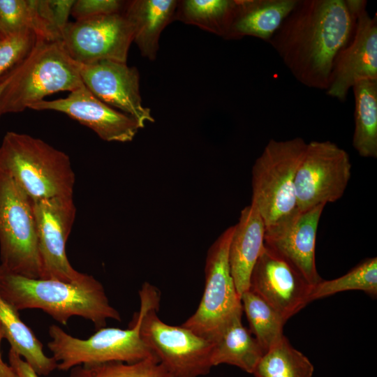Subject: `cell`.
<instances>
[{
  "instance_id": "cell-1",
  "label": "cell",
  "mask_w": 377,
  "mask_h": 377,
  "mask_svg": "<svg viewBox=\"0 0 377 377\" xmlns=\"http://www.w3.org/2000/svg\"><path fill=\"white\" fill-rule=\"evenodd\" d=\"M354 24L347 0H297L268 43L299 82L326 91Z\"/></svg>"
},
{
  "instance_id": "cell-2",
  "label": "cell",
  "mask_w": 377,
  "mask_h": 377,
  "mask_svg": "<svg viewBox=\"0 0 377 377\" xmlns=\"http://www.w3.org/2000/svg\"><path fill=\"white\" fill-rule=\"evenodd\" d=\"M0 294L18 311L40 309L62 325L73 316L90 320L98 330L105 327L108 319L121 320L101 283L87 274L68 283L31 279L0 267Z\"/></svg>"
},
{
  "instance_id": "cell-3",
  "label": "cell",
  "mask_w": 377,
  "mask_h": 377,
  "mask_svg": "<svg viewBox=\"0 0 377 377\" xmlns=\"http://www.w3.org/2000/svg\"><path fill=\"white\" fill-rule=\"evenodd\" d=\"M0 170L32 200L73 197L75 175L69 156L40 138L7 132L0 145Z\"/></svg>"
},
{
  "instance_id": "cell-4",
  "label": "cell",
  "mask_w": 377,
  "mask_h": 377,
  "mask_svg": "<svg viewBox=\"0 0 377 377\" xmlns=\"http://www.w3.org/2000/svg\"><path fill=\"white\" fill-rule=\"evenodd\" d=\"M3 77L7 83L0 96V116L22 112L47 96L71 92L83 84L80 64L71 57L61 40L39 39L31 52Z\"/></svg>"
},
{
  "instance_id": "cell-5",
  "label": "cell",
  "mask_w": 377,
  "mask_h": 377,
  "mask_svg": "<svg viewBox=\"0 0 377 377\" xmlns=\"http://www.w3.org/2000/svg\"><path fill=\"white\" fill-rule=\"evenodd\" d=\"M140 334L171 377H200L213 367V343L182 326L170 325L158 316L161 295L145 282L139 290Z\"/></svg>"
},
{
  "instance_id": "cell-6",
  "label": "cell",
  "mask_w": 377,
  "mask_h": 377,
  "mask_svg": "<svg viewBox=\"0 0 377 377\" xmlns=\"http://www.w3.org/2000/svg\"><path fill=\"white\" fill-rule=\"evenodd\" d=\"M307 142L297 137L271 139L252 168L251 202L265 228L297 210L295 181Z\"/></svg>"
},
{
  "instance_id": "cell-7",
  "label": "cell",
  "mask_w": 377,
  "mask_h": 377,
  "mask_svg": "<svg viewBox=\"0 0 377 377\" xmlns=\"http://www.w3.org/2000/svg\"><path fill=\"white\" fill-rule=\"evenodd\" d=\"M140 321L138 313L129 328L102 327L86 339L74 337L52 325L48 330L51 340L47 347L61 371L82 364L112 361L135 363L157 357L141 337Z\"/></svg>"
},
{
  "instance_id": "cell-8",
  "label": "cell",
  "mask_w": 377,
  "mask_h": 377,
  "mask_svg": "<svg viewBox=\"0 0 377 377\" xmlns=\"http://www.w3.org/2000/svg\"><path fill=\"white\" fill-rule=\"evenodd\" d=\"M0 267L31 279L41 278L33 200L0 170Z\"/></svg>"
},
{
  "instance_id": "cell-9",
  "label": "cell",
  "mask_w": 377,
  "mask_h": 377,
  "mask_svg": "<svg viewBox=\"0 0 377 377\" xmlns=\"http://www.w3.org/2000/svg\"><path fill=\"white\" fill-rule=\"evenodd\" d=\"M233 230L234 226L226 229L209 247L202 297L195 312L182 324L212 342L232 319L243 312L228 261Z\"/></svg>"
},
{
  "instance_id": "cell-10",
  "label": "cell",
  "mask_w": 377,
  "mask_h": 377,
  "mask_svg": "<svg viewBox=\"0 0 377 377\" xmlns=\"http://www.w3.org/2000/svg\"><path fill=\"white\" fill-rule=\"evenodd\" d=\"M348 154L331 141L307 142L295 181L297 207L303 212L340 199L351 177Z\"/></svg>"
},
{
  "instance_id": "cell-11",
  "label": "cell",
  "mask_w": 377,
  "mask_h": 377,
  "mask_svg": "<svg viewBox=\"0 0 377 377\" xmlns=\"http://www.w3.org/2000/svg\"><path fill=\"white\" fill-rule=\"evenodd\" d=\"M61 41L80 64L102 60L126 63L133 30L123 11L68 22L61 31Z\"/></svg>"
},
{
  "instance_id": "cell-12",
  "label": "cell",
  "mask_w": 377,
  "mask_h": 377,
  "mask_svg": "<svg viewBox=\"0 0 377 377\" xmlns=\"http://www.w3.org/2000/svg\"><path fill=\"white\" fill-rule=\"evenodd\" d=\"M355 24L349 42L337 54L326 94L339 101L353 85L364 79L377 80V15L371 17L364 0H347Z\"/></svg>"
},
{
  "instance_id": "cell-13",
  "label": "cell",
  "mask_w": 377,
  "mask_h": 377,
  "mask_svg": "<svg viewBox=\"0 0 377 377\" xmlns=\"http://www.w3.org/2000/svg\"><path fill=\"white\" fill-rule=\"evenodd\" d=\"M36 223L38 249L41 278L64 282H73L84 273L70 264L66 244L76 215L71 198H53L33 200Z\"/></svg>"
},
{
  "instance_id": "cell-14",
  "label": "cell",
  "mask_w": 377,
  "mask_h": 377,
  "mask_svg": "<svg viewBox=\"0 0 377 377\" xmlns=\"http://www.w3.org/2000/svg\"><path fill=\"white\" fill-rule=\"evenodd\" d=\"M311 288L295 267L265 245L250 276V290L287 321L309 303Z\"/></svg>"
},
{
  "instance_id": "cell-15",
  "label": "cell",
  "mask_w": 377,
  "mask_h": 377,
  "mask_svg": "<svg viewBox=\"0 0 377 377\" xmlns=\"http://www.w3.org/2000/svg\"><path fill=\"white\" fill-rule=\"evenodd\" d=\"M83 84L98 99L133 117L141 128L154 122L151 110L142 105L138 70L126 63L102 60L80 64Z\"/></svg>"
},
{
  "instance_id": "cell-16",
  "label": "cell",
  "mask_w": 377,
  "mask_h": 377,
  "mask_svg": "<svg viewBox=\"0 0 377 377\" xmlns=\"http://www.w3.org/2000/svg\"><path fill=\"white\" fill-rule=\"evenodd\" d=\"M325 205L298 209L265 228V245L295 267L312 286L322 278L316 265L315 249L319 221Z\"/></svg>"
},
{
  "instance_id": "cell-17",
  "label": "cell",
  "mask_w": 377,
  "mask_h": 377,
  "mask_svg": "<svg viewBox=\"0 0 377 377\" xmlns=\"http://www.w3.org/2000/svg\"><path fill=\"white\" fill-rule=\"evenodd\" d=\"M29 109L64 113L108 142H131L141 128L135 119L98 99L84 84L66 98L43 100Z\"/></svg>"
},
{
  "instance_id": "cell-18",
  "label": "cell",
  "mask_w": 377,
  "mask_h": 377,
  "mask_svg": "<svg viewBox=\"0 0 377 377\" xmlns=\"http://www.w3.org/2000/svg\"><path fill=\"white\" fill-rule=\"evenodd\" d=\"M265 223L251 202L242 210L234 226L228 250L230 272L240 297L249 290L252 270L265 249Z\"/></svg>"
},
{
  "instance_id": "cell-19",
  "label": "cell",
  "mask_w": 377,
  "mask_h": 377,
  "mask_svg": "<svg viewBox=\"0 0 377 377\" xmlns=\"http://www.w3.org/2000/svg\"><path fill=\"white\" fill-rule=\"evenodd\" d=\"M297 0H235L226 40L253 36L269 42Z\"/></svg>"
},
{
  "instance_id": "cell-20",
  "label": "cell",
  "mask_w": 377,
  "mask_h": 377,
  "mask_svg": "<svg viewBox=\"0 0 377 377\" xmlns=\"http://www.w3.org/2000/svg\"><path fill=\"white\" fill-rule=\"evenodd\" d=\"M25 30L42 40H61L53 0H0V39Z\"/></svg>"
},
{
  "instance_id": "cell-21",
  "label": "cell",
  "mask_w": 377,
  "mask_h": 377,
  "mask_svg": "<svg viewBox=\"0 0 377 377\" xmlns=\"http://www.w3.org/2000/svg\"><path fill=\"white\" fill-rule=\"evenodd\" d=\"M178 0L127 1L124 13L132 25L133 41L142 56L156 59L163 29L175 20Z\"/></svg>"
},
{
  "instance_id": "cell-22",
  "label": "cell",
  "mask_w": 377,
  "mask_h": 377,
  "mask_svg": "<svg viewBox=\"0 0 377 377\" xmlns=\"http://www.w3.org/2000/svg\"><path fill=\"white\" fill-rule=\"evenodd\" d=\"M213 367L222 364L235 366L253 374L265 353L249 330L242 323V316L232 319L212 341Z\"/></svg>"
},
{
  "instance_id": "cell-23",
  "label": "cell",
  "mask_w": 377,
  "mask_h": 377,
  "mask_svg": "<svg viewBox=\"0 0 377 377\" xmlns=\"http://www.w3.org/2000/svg\"><path fill=\"white\" fill-rule=\"evenodd\" d=\"M0 324L10 349L22 357L38 376H48L57 369V362L48 357L33 331L22 320L19 311L0 294Z\"/></svg>"
},
{
  "instance_id": "cell-24",
  "label": "cell",
  "mask_w": 377,
  "mask_h": 377,
  "mask_svg": "<svg viewBox=\"0 0 377 377\" xmlns=\"http://www.w3.org/2000/svg\"><path fill=\"white\" fill-rule=\"evenodd\" d=\"M355 129L352 145L360 156L377 157V80L364 79L352 87Z\"/></svg>"
},
{
  "instance_id": "cell-25",
  "label": "cell",
  "mask_w": 377,
  "mask_h": 377,
  "mask_svg": "<svg viewBox=\"0 0 377 377\" xmlns=\"http://www.w3.org/2000/svg\"><path fill=\"white\" fill-rule=\"evenodd\" d=\"M235 6V0H180L177 1L175 20L224 38Z\"/></svg>"
},
{
  "instance_id": "cell-26",
  "label": "cell",
  "mask_w": 377,
  "mask_h": 377,
  "mask_svg": "<svg viewBox=\"0 0 377 377\" xmlns=\"http://www.w3.org/2000/svg\"><path fill=\"white\" fill-rule=\"evenodd\" d=\"M313 364L283 335L266 350L256 367V377H312Z\"/></svg>"
},
{
  "instance_id": "cell-27",
  "label": "cell",
  "mask_w": 377,
  "mask_h": 377,
  "mask_svg": "<svg viewBox=\"0 0 377 377\" xmlns=\"http://www.w3.org/2000/svg\"><path fill=\"white\" fill-rule=\"evenodd\" d=\"M249 331L265 351L275 344L284 334L286 320L267 302L249 289L241 295Z\"/></svg>"
},
{
  "instance_id": "cell-28",
  "label": "cell",
  "mask_w": 377,
  "mask_h": 377,
  "mask_svg": "<svg viewBox=\"0 0 377 377\" xmlns=\"http://www.w3.org/2000/svg\"><path fill=\"white\" fill-rule=\"evenodd\" d=\"M362 290L372 297L377 295V258L364 260L344 275L332 280L323 279L312 286L309 302L334 294Z\"/></svg>"
},
{
  "instance_id": "cell-29",
  "label": "cell",
  "mask_w": 377,
  "mask_h": 377,
  "mask_svg": "<svg viewBox=\"0 0 377 377\" xmlns=\"http://www.w3.org/2000/svg\"><path fill=\"white\" fill-rule=\"evenodd\" d=\"M68 377H171L158 357L135 363L112 361L76 366Z\"/></svg>"
},
{
  "instance_id": "cell-30",
  "label": "cell",
  "mask_w": 377,
  "mask_h": 377,
  "mask_svg": "<svg viewBox=\"0 0 377 377\" xmlns=\"http://www.w3.org/2000/svg\"><path fill=\"white\" fill-rule=\"evenodd\" d=\"M39 39L25 30L0 40V80L31 52Z\"/></svg>"
},
{
  "instance_id": "cell-31",
  "label": "cell",
  "mask_w": 377,
  "mask_h": 377,
  "mask_svg": "<svg viewBox=\"0 0 377 377\" xmlns=\"http://www.w3.org/2000/svg\"><path fill=\"white\" fill-rule=\"evenodd\" d=\"M127 1L119 0H75L71 15L80 20L96 16L121 13Z\"/></svg>"
},
{
  "instance_id": "cell-32",
  "label": "cell",
  "mask_w": 377,
  "mask_h": 377,
  "mask_svg": "<svg viewBox=\"0 0 377 377\" xmlns=\"http://www.w3.org/2000/svg\"><path fill=\"white\" fill-rule=\"evenodd\" d=\"M8 362L18 377L40 376L21 356L10 348L8 352Z\"/></svg>"
},
{
  "instance_id": "cell-33",
  "label": "cell",
  "mask_w": 377,
  "mask_h": 377,
  "mask_svg": "<svg viewBox=\"0 0 377 377\" xmlns=\"http://www.w3.org/2000/svg\"><path fill=\"white\" fill-rule=\"evenodd\" d=\"M4 339L3 332L0 324V377H18L14 369L2 359L1 353V343Z\"/></svg>"
},
{
  "instance_id": "cell-34",
  "label": "cell",
  "mask_w": 377,
  "mask_h": 377,
  "mask_svg": "<svg viewBox=\"0 0 377 377\" xmlns=\"http://www.w3.org/2000/svg\"><path fill=\"white\" fill-rule=\"evenodd\" d=\"M6 83H7V80L6 77H3L2 79L0 80V96Z\"/></svg>"
},
{
  "instance_id": "cell-35",
  "label": "cell",
  "mask_w": 377,
  "mask_h": 377,
  "mask_svg": "<svg viewBox=\"0 0 377 377\" xmlns=\"http://www.w3.org/2000/svg\"><path fill=\"white\" fill-rule=\"evenodd\" d=\"M1 40V39H0Z\"/></svg>"
}]
</instances>
